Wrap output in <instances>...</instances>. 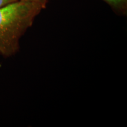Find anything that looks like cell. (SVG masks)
<instances>
[{"instance_id": "cell-4", "label": "cell", "mask_w": 127, "mask_h": 127, "mask_svg": "<svg viewBox=\"0 0 127 127\" xmlns=\"http://www.w3.org/2000/svg\"><path fill=\"white\" fill-rule=\"evenodd\" d=\"M18 1V0H0V7H4L6 5L15 2V1Z\"/></svg>"}, {"instance_id": "cell-3", "label": "cell", "mask_w": 127, "mask_h": 127, "mask_svg": "<svg viewBox=\"0 0 127 127\" xmlns=\"http://www.w3.org/2000/svg\"><path fill=\"white\" fill-rule=\"evenodd\" d=\"M21 1H26V2H29L34 3V4L39 5V6H41L42 7V9H45L46 7H47V5L48 2L49 0H21Z\"/></svg>"}, {"instance_id": "cell-1", "label": "cell", "mask_w": 127, "mask_h": 127, "mask_svg": "<svg viewBox=\"0 0 127 127\" xmlns=\"http://www.w3.org/2000/svg\"><path fill=\"white\" fill-rule=\"evenodd\" d=\"M42 9L21 0L0 7V55L10 57L18 52L21 38Z\"/></svg>"}, {"instance_id": "cell-2", "label": "cell", "mask_w": 127, "mask_h": 127, "mask_svg": "<svg viewBox=\"0 0 127 127\" xmlns=\"http://www.w3.org/2000/svg\"><path fill=\"white\" fill-rule=\"evenodd\" d=\"M107 4L117 15L126 16L127 14V0H102Z\"/></svg>"}]
</instances>
